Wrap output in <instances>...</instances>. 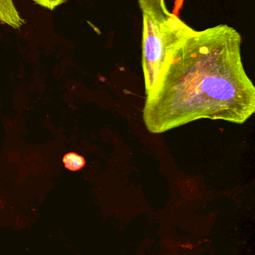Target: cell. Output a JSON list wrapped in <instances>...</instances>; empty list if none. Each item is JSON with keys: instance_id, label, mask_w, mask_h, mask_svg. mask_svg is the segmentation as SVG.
Instances as JSON below:
<instances>
[{"instance_id": "obj_1", "label": "cell", "mask_w": 255, "mask_h": 255, "mask_svg": "<svg viewBox=\"0 0 255 255\" xmlns=\"http://www.w3.org/2000/svg\"><path fill=\"white\" fill-rule=\"evenodd\" d=\"M242 37L220 24L191 28L174 46L142 119L151 133H163L201 119L245 124L255 112V87L244 68Z\"/></svg>"}, {"instance_id": "obj_2", "label": "cell", "mask_w": 255, "mask_h": 255, "mask_svg": "<svg viewBox=\"0 0 255 255\" xmlns=\"http://www.w3.org/2000/svg\"><path fill=\"white\" fill-rule=\"evenodd\" d=\"M142 16V68L148 96L158 81L174 46L192 28L174 13L163 21L145 14Z\"/></svg>"}, {"instance_id": "obj_3", "label": "cell", "mask_w": 255, "mask_h": 255, "mask_svg": "<svg viewBox=\"0 0 255 255\" xmlns=\"http://www.w3.org/2000/svg\"><path fill=\"white\" fill-rule=\"evenodd\" d=\"M0 23L19 29L26 23L19 10L15 6L13 0H0Z\"/></svg>"}, {"instance_id": "obj_4", "label": "cell", "mask_w": 255, "mask_h": 255, "mask_svg": "<svg viewBox=\"0 0 255 255\" xmlns=\"http://www.w3.org/2000/svg\"><path fill=\"white\" fill-rule=\"evenodd\" d=\"M142 14L157 21L166 20L172 16L166 4V0H138Z\"/></svg>"}, {"instance_id": "obj_5", "label": "cell", "mask_w": 255, "mask_h": 255, "mask_svg": "<svg viewBox=\"0 0 255 255\" xmlns=\"http://www.w3.org/2000/svg\"><path fill=\"white\" fill-rule=\"evenodd\" d=\"M63 163L65 168L69 170L75 172V171L80 170L85 166V160L82 156L76 153L70 152L64 156Z\"/></svg>"}, {"instance_id": "obj_6", "label": "cell", "mask_w": 255, "mask_h": 255, "mask_svg": "<svg viewBox=\"0 0 255 255\" xmlns=\"http://www.w3.org/2000/svg\"><path fill=\"white\" fill-rule=\"evenodd\" d=\"M34 4L40 7H44L46 9H49L50 10H53L58 6L65 3L67 0H31Z\"/></svg>"}]
</instances>
